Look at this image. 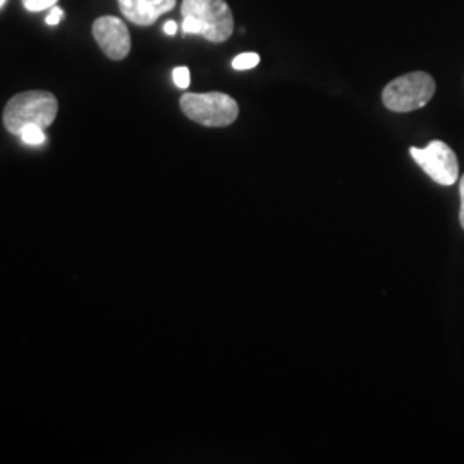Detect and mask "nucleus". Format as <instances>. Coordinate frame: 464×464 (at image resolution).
I'll return each mask as SVG.
<instances>
[{
	"label": "nucleus",
	"instance_id": "1",
	"mask_svg": "<svg viewBox=\"0 0 464 464\" xmlns=\"http://www.w3.org/2000/svg\"><path fill=\"white\" fill-rule=\"evenodd\" d=\"M59 112V103L53 93L44 90H30L17 93L4 107L2 121L11 134H21L26 126L49 128Z\"/></svg>",
	"mask_w": 464,
	"mask_h": 464
},
{
	"label": "nucleus",
	"instance_id": "2",
	"mask_svg": "<svg viewBox=\"0 0 464 464\" xmlns=\"http://www.w3.org/2000/svg\"><path fill=\"white\" fill-rule=\"evenodd\" d=\"M433 95L435 80L425 71H415L387 83L382 92V102L389 111L406 114L425 107Z\"/></svg>",
	"mask_w": 464,
	"mask_h": 464
},
{
	"label": "nucleus",
	"instance_id": "3",
	"mask_svg": "<svg viewBox=\"0 0 464 464\" xmlns=\"http://www.w3.org/2000/svg\"><path fill=\"white\" fill-rule=\"evenodd\" d=\"M184 116L207 128H226L239 116L237 102L220 92L184 93L179 100Z\"/></svg>",
	"mask_w": 464,
	"mask_h": 464
},
{
	"label": "nucleus",
	"instance_id": "4",
	"mask_svg": "<svg viewBox=\"0 0 464 464\" xmlns=\"http://www.w3.org/2000/svg\"><path fill=\"white\" fill-rule=\"evenodd\" d=\"M181 14L197 19L199 34L212 44L229 40L234 32V17L226 0H183Z\"/></svg>",
	"mask_w": 464,
	"mask_h": 464
},
{
	"label": "nucleus",
	"instance_id": "5",
	"mask_svg": "<svg viewBox=\"0 0 464 464\" xmlns=\"http://www.w3.org/2000/svg\"><path fill=\"white\" fill-rule=\"evenodd\" d=\"M410 153L423 172L437 184L452 186L459 178V162L454 150L440 140H433L425 149L411 147Z\"/></svg>",
	"mask_w": 464,
	"mask_h": 464
},
{
	"label": "nucleus",
	"instance_id": "6",
	"mask_svg": "<svg viewBox=\"0 0 464 464\" xmlns=\"http://www.w3.org/2000/svg\"><path fill=\"white\" fill-rule=\"evenodd\" d=\"M93 36L111 61H122L131 52V34L126 23L116 16H102L93 23Z\"/></svg>",
	"mask_w": 464,
	"mask_h": 464
},
{
	"label": "nucleus",
	"instance_id": "7",
	"mask_svg": "<svg viewBox=\"0 0 464 464\" xmlns=\"http://www.w3.org/2000/svg\"><path fill=\"white\" fill-rule=\"evenodd\" d=\"M178 0H119L122 16L138 26H151L159 17L172 11Z\"/></svg>",
	"mask_w": 464,
	"mask_h": 464
},
{
	"label": "nucleus",
	"instance_id": "8",
	"mask_svg": "<svg viewBox=\"0 0 464 464\" xmlns=\"http://www.w3.org/2000/svg\"><path fill=\"white\" fill-rule=\"evenodd\" d=\"M260 64V55L255 53V52H245V53H239L234 61H232V67L236 71H248Z\"/></svg>",
	"mask_w": 464,
	"mask_h": 464
},
{
	"label": "nucleus",
	"instance_id": "9",
	"mask_svg": "<svg viewBox=\"0 0 464 464\" xmlns=\"http://www.w3.org/2000/svg\"><path fill=\"white\" fill-rule=\"evenodd\" d=\"M19 136H21V140H23L26 145H32V147L42 145V143L45 141L44 130H42V128H38V126H26V128L21 131Z\"/></svg>",
	"mask_w": 464,
	"mask_h": 464
},
{
	"label": "nucleus",
	"instance_id": "10",
	"mask_svg": "<svg viewBox=\"0 0 464 464\" xmlns=\"http://www.w3.org/2000/svg\"><path fill=\"white\" fill-rule=\"evenodd\" d=\"M23 4L30 13H40V11L53 7L57 4V0H23Z\"/></svg>",
	"mask_w": 464,
	"mask_h": 464
},
{
	"label": "nucleus",
	"instance_id": "11",
	"mask_svg": "<svg viewBox=\"0 0 464 464\" xmlns=\"http://www.w3.org/2000/svg\"><path fill=\"white\" fill-rule=\"evenodd\" d=\"M172 78H174V83L178 88H188L189 86V69L188 67H176L174 72H172Z\"/></svg>",
	"mask_w": 464,
	"mask_h": 464
},
{
	"label": "nucleus",
	"instance_id": "12",
	"mask_svg": "<svg viewBox=\"0 0 464 464\" xmlns=\"http://www.w3.org/2000/svg\"><path fill=\"white\" fill-rule=\"evenodd\" d=\"M63 17H64V13H63V9H59V7H52V11H50L49 16L45 19V23L49 24V26H55V24H59L61 21H63Z\"/></svg>",
	"mask_w": 464,
	"mask_h": 464
},
{
	"label": "nucleus",
	"instance_id": "13",
	"mask_svg": "<svg viewBox=\"0 0 464 464\" xmlns=\"http://www.w3.org/2000/svg\"><path fill=\"white\" fill-rule=\"evenodd\" d=\"M459 195H461V212H459V220H461V226L464 229V176L461 178V183H459Z\"/></svg>",
	"mask_w": 464,
	"mask_h": 464
},
{
	"label": "nucleus",
	"instance_id": "14",
	"mask_svg": "<svg viewBox=\"0 0 464 464\" xmlns=\"http://www.w3.org/2000/svg\"><path fill=\"white\" fill-rule=\"evenodd\" d=\"M164 32L167 34H170V36L178 34V24L174 21H167L166 24H164Z\"/></svg>",
	"mask_w": 464,
	"mask_h": 464
},
{
	"label": "nucleus",
	"instance_id": "15",
	"mask_svg": "<svg viewBox=\"0 0 464 464\" xmlns=\"http://www.w3.org/2000/svg\"><path fill=\"white\" fill-rule=\"evenodd\" d=\"M4 4H5V0H0V7H2V5H4Z\"/></svg>",
	"mask_w": 464,
	"mask_h": 464
}]
</instances>
